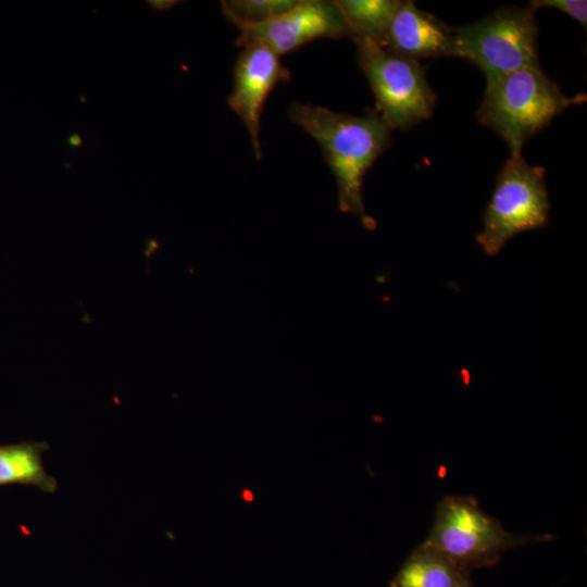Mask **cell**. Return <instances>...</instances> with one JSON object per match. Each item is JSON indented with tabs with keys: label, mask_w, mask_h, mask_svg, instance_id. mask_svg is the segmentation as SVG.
Returning a JSON list of instances; mask_svg holds the SVG:
<instances>
[{
	"label": "cell",
	"mask_w": 587,
	"mask_h": 587,
	"mask_svg": "<svg viewBox=\"0 0 587 587\" xmlns=\"http://www.w3.org/2000/svg\"><path fill=\"white\" fill-rule=\"evenodd\" d=\"M542 166L526 162L522 153H511L499 172L483 216L477 243L488 255H497L519 234L546 228L550 222V200Z\"/></svg>",
	"instance_id": "4"
},
{
	"label": "cell",
	"mask_w": 587,
	"mask_h": 587,
	"mask_svg": "<svg viewBox=\"0 0 587 587\" xmlns=\"http://www.w3.org/2000/svg\"><path fill=\"white\" fill-rule=\"evenodd\" d=\"M288 116L321 147L336 179L339 210L374 229L362 187L367 171L390 145L391 129L386 122L376 111L354 116L299 102L290 104Z\"/></svg>",
	"instance_id": "1"
},
{
	"label": "cell",
	"mask_w": 587,
	"mask_h": 587,
	"mask_svg": "<svg viewBox=\"0 0 587 587\" xmlns=\"http://www.w3.org/2000/svg\"><path fill=\"white\" fill-rule=\"evenodd\" d=\"M394 54L419 61L452 57V28L422 11L411 0L401 1L376 42Z\"/></svg>",
	"instance_id": "9"
},
{
	"label": "cell",
	"mask_w": 587,
	"mask_h": 587,
	"mask_svg": "<svg viewBox=\"0 0 587 587\" xmlns=\"http://www.w3.org/2000/svg\"><path fill=\"white\" fill-rule=\"evenodd\" d=\"M585 101V93L567 97L541 66H529L486 79L476 117L508 143L511 153H522L533 136L567 108Z\"/></svg>",
	"instance_id": "2"
},
{
	"label": "cell",
	"mask_w": 587,
	"mask_h": 587,
	"mask_svg": "<svg viewBox=\"0 0 587 587\" xmlns=\"http://www.w3.org/2000/svg\"><path fill=\"white\" fill-rule=\"evenodd\" d=\"M528 4L535 10L540 8L558 9L577 21L586 28L587 2L585 0H532Z\"/></svg>",
	"instance_id": "14"
},
{
	"label": "cell",
	"mask_w": 587,
	"mask_h": 587,
	"mask_svg": "<svg viewBox=\"0 0 587 587\" xmlns=\"http://www.w3.org/2000/svg\"><path fill=\"white\" fill-rule=\"evenodd\" d=\"M66 143L72 149H77V148L82 147L83 138L80 137L79 134L75 133V134H72L71 136L67 137Z\"/></svg>",
	"instance_id": "16"
},
{
	"label": "cell",
	"mask_w": 587,
	"mask_h": 587,
	"mask_svg": "<svg viewBox=\"0 0 587 587\" xmlns=\"http://www.w3.org/2000/svg\"><path fill=\"white\" fill-rule=\"evenodd\" d=\"M470 574L423 541L402 563L389 587H471Z\"/></svg>",
	"instance_id": "10"
},
{
	"label": "cell",
	"mask_w": 587,
	"mask_h": 587,
	"mask_svg": "<svg viewBox=\"0 0 587 587\" xmlns=\"http://www.w3.org/2000/svg\"><path fill=\"white\" fill-rule=\"evenodd\" d=\"M296 2L297 0H230L222 1V9L233 24L260 23L289 10Z\"/></svg>",
	"instance_id": "13"
},
{
	"label": "cell",
	"mask_w": 587,
	"mask_h": 587,
	"mask_svg": "<svg viewBox=\"0 0 587 587\" xmlns=\"http://www.w3.org/2000/svg\"><path fill=\"white\" fill-rule=\"evenodd\" d=\"M237 46H266L278 55L322 38L350 37V28L336 1L297 0L289 10L260 23H236Z\"/></svg>",
	"instance_id": "7"
},
{
	"label": "cell",
	"mask_w": 587,
	"mask_h": 587,
	"mask_svg": "<svg viewBox=\"0 0 587 587\" xmlns=\"http://www.w3.org/2000/svg\"><path fill=\"white\" fill-rule=\"evenodd\" d=\"M399 0H338L351 38L365 37L377 42L389 25Z\"/></svg>",
	"instance_id": "12"
},
{
	"label": "cell",
	"mask_w": 587,
	"mask_h": 587,
	"mask_svg": "<svg viewBox=\"0 0 587 587\" xmlns=\"http://www.w3.org/2000/svg\"><path fill=\"white\" fill-rule=\"evenodd\" d=\"M352 39L358 63L375 96V111L391 130H407L432 117L436 95L419 61L388 52L370 38Z\"/></svg>",
	"instance_id": "6"
},
{
	"label": "cell",
	"mask_w": 587,
	"mask_h": 587,
	"mask_svg": "<svg viewBox=\"0 0 587 587\" xmlns=\"http://www.w3.org/2000/svg\"><path fill=\"white\" fill-rule=\"evenodd\" d=\"M49 449L46 441L0 445V487L18 484L57 492L58 482L43 466L42 454Z\"/></svg>",
	"instance_id": "11"
},
{
	"label": "cell",
	"mask_w": 587,
	"mask_h": 587,
	"mask_svg": "<svg viewBox=\"0 0 587 587\" xmlns=\"http://www.w3.org/2000/svg\"><path fill=\"white\" fill-rule=\"evenodd\" d=\"M148 3L153 9L162 11V10L171 9L172 7L179 3V1H176V0H149Z\"/></svg>",
	"instance_id": "15"
},
{
	"label": "cell",
	"mask_w": 587,
	"mask_h": 587,
	"mask_svg": "<svg viewBox=\"0 0 587 587\" xmlns=\"http://www.w3.org/2000/svg\"><path fill=\"white\" fill-rule=\"evenodd\" d=\"M536 11L529 4L503 7L477 22L452 28V57L472 62L486 79L540 66Z\"/></svg>",
	"instance_id": "5"
},
{
	"label": "cell",
	"mask_w": 587,
	"mask_h": 587,
	"mask_svg": "<svg viewBox=\"0 0 587 587\" xmlns=\"http://www.w3.org/2000/svg\"><path fill=\"white\" fill-rule=\"evenodd\" d=\"M234 66V84L227 99L230 109L245 124L255 158L261 159L260 126L264 103L279 83L289 82L291 74L279 55L266 46L242 47Z\"/></svg>",
	"instance_id": "8"
},
{
	"label": "cell",
	"mask_w": 587,
	"mask_h": 587,
	"mask_svg": "<svg viewBox=\"0 0 587 587\" xmlns=\"http://www.w3.org/2000/svg\"><path fill=\"white\" fill-rule=\"evenodd\" d=\"M471 587H473V586H471Z\"/></svg>",
	"instance_id": "17"
},
{
	"label": "cell",
	"mask_w": 587,
	"mask_h": 587,
	"mask_svg": "<svg viewBox=\"0 0 587 587\" xmlns=\"http://www.w3.org/2000/svg\"><path fill=\"white\" fill-rule=\"evenodd\" d=\"M551 538L549 534H512L487 514L474 497L450 495L438 502L432 529L424 542L471 573L497 565L508 550Z\"/></svg>",
	"instance_id": "3"
}]
</instances>
